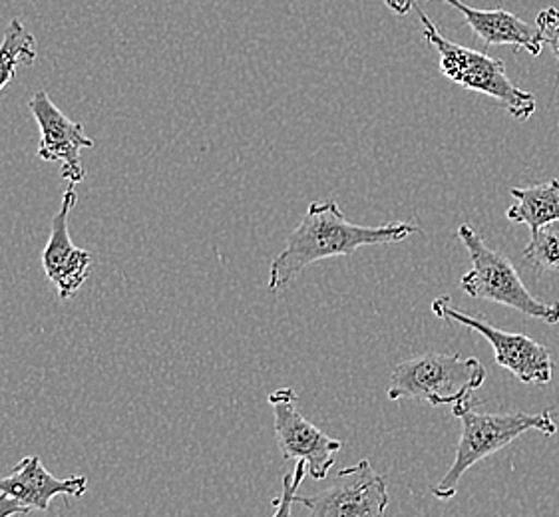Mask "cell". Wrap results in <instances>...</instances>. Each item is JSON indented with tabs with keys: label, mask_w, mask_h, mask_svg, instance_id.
<instances>
[{
	"label": "cell",
	"mask_w": 559,
	"mask_h": 517,
	"mask_svg": "<svg viewBox=\"0 0 559 517\" xmlns=\"http://www.w3.org/2000/svg\"><path fill=\"white\" fill-rule=\"evenodd\" d=\"M28 512H31L28 507H24L16 500H12L9 495L0 492V517L23 516V514H28Z\"/></svg>",
	"instance_id": "ac0fdd59"
},
{
	"label": "cell",
	"mask_w": 559,
	"mask_h": 517,
	"mask_svg": "<svg viewBox=\"0 0 559 517\" xmlns=\"http://www.w3.org/2000/svg\"><path fill=\"white\" fill-rule=\"evenodd\" d=\"M459 239L471 255L472 267L460 279V289L472 299L510 306L548 325L559 323V303H546L527 289L514 263L490 248L468 224L459 227Z\"/></svg>",
	"instance_id": "277c9868"
},
{
	"label": "cell",
	"mask_w": 559,
	"mask_h": 517,
	"mask_svg": "<svg viewBox=\"0 0 559 517\" xmlns=\"http://www.w3.org/2000/svg\"><path fill=\"white\" fill-rule=\"evenodd\" d=\"M392 12H396V14H401V16H406L408 12L413 11L414 0H382Z\"/></svg>",
	"instance_id": "d6986e66"
},
{
	"label": "cell",
	"mask_w": 559,
	"mask_h": 517,
	"mask_svg": "<svg viewBox=\"0 0 559 517\" xmlns=\"http://www.w3.org/2000/svg\"><path fill=\"white\" fill-rule=\"evenodd\" d=\"M88 490V478L72 476L60 480L46 470L38 456H26L12 472L0 478V492L28 507L31 512H46L57 495L82 497Z\"/></svg>",
	"instance_id": "8fae6325"
},
{
	"label": "cell",
	"mask_w": 559,
	"mask_h": 517,
	"mask_svg": "<svg viewBox=\"0 0 559 517\" xmlns=\"http://www.w3.org/2000/svg\"><path fill=\"white\" fill-rule=\"evenodd\" d=\"M309 517H386L389 484L367 458L341 470L335 482L319 494L297 495Z\"/></svg>",
	"instance_id": "ba28073f"
},
{
	"label": "cell",
	"mask_w": 559,
	"mask_h": 517,
	"mask_svg": "<svg viewBox=\"0 0 559 517\" xmlns=\"http://www.w3.org/2000/svg\"><path fill=\"white\" fill-rule=\"evenodd\" d=\"M432 313L447 323L466 326L486 338L492 345L498 366L512 372L520 383L539 384V386L551 383L554 360L549 350L534 338L522 333H506L486 323L484 318L462 313L450 304L448 294L437 297L432 301Z\"/></svg>",
	"instance_id": "8992f818"
},
{
	"label": "cell",
	"mask_w": 559,
	"mask_h": 517,
	"mask_svg": "<svg viewBox=\"0 0 559 517\" xmlns=\"http://www.w3.org/2000/svg\"><path fill=\"white\" fill-rule=\"evenodd\" d=\"M510 195L514 197L515 205L506 212V217L512 224L527 226L530 236L559 221V180L556 178L530 188H514Z\"/></svg>",
	"instance_id": "4fadbf2b"
},
{
	"label": "cell",
	"mask_w": 559,
	"mask_h": 517,
	"mask_svg": "<svg viewBox=\"0 0 559 517\" xmlns=\"http://www.w3.org/2000/svg\"><path fill=\"white\" fill-rule=\"evenodd\" d=\"M471 398L452 406V414L462 422V434L456 444V456L450 466L447 476L440 484L432 488L437 500H452L459 490L460 480L464 473L476 466L478 461L486 460L496 452L503 450L508 444L520 438L530 430H537L544 436H554L558 432V424L551 418V408L542 410L539 414L527 412H508V414H481L476 412Z\"/></svg>",
	"instance_id": "7a4b0ae2"
},
{
	"label": "cell",
	"mask_w": 559,
	"mask_h": 517,
	"mask_svg": "<svg viewBox=\"0 0 559 517\" xmlns=\"http://www.w3.org/2000/svg\"><path fill=\"white\" fill-rule=\"evenodd\" d=\"M28 108L40 128L38 158L60 164L62 178L70 185H76L84 180V173H86L80 159V149L96 146L90 137L84 135V124L72 122L43 91L34 94L28 101Z\"/></svg>",
	"instance_id": "9c48e42d"
},
{
	"label": "cell",
	"mask_w": 559,
	"mask_h": 517,
	"mask_svg": "<svg viewBox=\"0 0 559 517\" xmlns=\"http://www.w3.org/2000/svg\"><path fill=\"white\" fill-rule=\"evenodd\" d=\"M307 464L297 461L295 470L283 476V490L280 497H275L271 504L275 507L271 517H293V504L297 502V492L301 488L302 480L307 478Z\"/></svg>",
	"instance_id": "2e32d148"
},
{
	"label": "cell",
	"mask_w": 559,
	"mask_h": 517,
	"mask_svg": "<svg viewBox=\"0 0 559 517\" xmlns=\"http://www.w3.org/2000/svg\"><path fill=\"white\" fill-rule=\"evenodd\" d=\"M416 233H423V229L408 221L379 227L357 226L348 221L333 200L313 202L287 239L285 249L273 258L269 269V291L285 289L302 270L324 258L353 255L357 249L369 245L401 243Z\"/></svg>",
	"instance_id": "6da1fadb"
},
{
	"label": "cell",
	"mask_w": 559,
	"mask_h": 517,
	"mask_svg": "<svg viewBox=\"0 0 559 517\" xmlns=\"http://www.w3.org/2000/svg\"><path fill=\"white\" fill-rule=\"evenodd\" d=\"M418 19L425 28L426 43L435 46L440 55V72L444 79L450 80L464 91L478 92L492 100L500 101L515 120L526 122L536 113V96L532 92L522 91L515 86L506 74L500 58H493L486 50H472L466 46L456 45L448 40L444 34L438 31L426 12L414 4Z\"/></svg>",
	"instance_id": "3957f363"
},
{
	"label": "cell",
	"mask_w": 559,
	"mask_h": 517,
	"mask_svg": "<svg viewBox=\"0 0 559 517\" xmlns=\"http://www.w3.org/2000/svg\"><path fill=\"white\" fill-rule=\"evenodd\" d=\"M466 19V23L476 34V38L484 43V50L488 52L490 46H514V50H527L532 57H539L544 50V43L539 38L537 28L512 12L503 9H472L462 0H442Z\"/></svg>",
	"instance_id": "7c38bea8"
},
{
	"label": "cell",
	"mask_w": 559,
	"mask_h": 517,
	"mask_svg": "<svg viewBox=\"0 0 559 517\" xmlns=\"http://www.w3.org/2000/svg\"><path fill=\"white\" fill-rule=\"evenodd\" d=\"M34 60L36 38L24 28L19 19H12L0 45V92L14 80L19 64H33Z\"/></svg>",
	"instance_id": "5bb4252c"
},
{
	"label": "cell",
	"mask_w": 559,
	"mask_h": 517,
	"mask_svg": "<svg viewBox=\"0 0 559 517\" xmlns=\"http://www.w3.org/2000/svg\"><path fill=\"white\" fill-rule=\"evenodd\" d=\"M536 28L544 46H548L554 52V57L559 62V11L554 7H548L544 11L537 12ZM559 84V72L556 76V86Z\"/></svg>",
	"instance_id": "e0dca14e"
},
{
	"label": "cell",
	"mask_w": 559,
	"mask_h": 517,
	"mask_svg": "<svg viewBox=\"0 0 559 517\" xmlns=\"http://www.w3.org/2000/svg\"><path fill=\"white\" fill-rule=\"evenodd\" d=\"M524 261L537 269L559 270V221L542 227L524 249Z\"/></svg>",
	"instance_id": "9a60e30c"
},
{
	"label": "cell",
	"mask_w": 559,
	"mask_h": 517,
	"mask_svg": "<svg viewBox=\"0 0 559 517\" xmlns=\"http://www.w3.org/2000/svg\"><path fill=\"white\" fill-rule=\"evenodd\" d=\"M76 205L74 185H70L62 195V205L58 214L52 217L50 239L43 251V269L50 282L57 287L58 297L67 301L80 291V287L88 279L92 269V253L86 249H79L70 239L68 217L72 207Z\"/></svg>",
	"instance_id": "30bf717a"
},
{
	"label": "cell",
	"mask_w": 559,
	"mask_h": 517,
	"mask_svg": "<svg viewBox=\"0 0 559 517\" xmlns=\"http://www.w3.org/2000/svg\"><path fill=\"white\" fill-rule=\"evenodd\" d=\"M267 400L273 408L275 438L283 458L305 461L313 480H324L335 466L336 454L343 448V442L326 436L323 430L302 417L299 396L292 386L273 390Z\"/></svg>",
	"instance_id": "52a82bcc"
},
{
	"label": "cell",
	"mask_w": 559,
	"mask_h": 517,
	"mask_svg": "<svg viewBox=\"0 0 559 517\" xmlns=\"http://www.w3.org/2000/svg\"><path fill=\"white\" fill-rule=\"evenodd\" d=\"M484 381L486 369L480 360L428 352L396 364L386 394L391 400L416 398L432 406H454L471 398Z\"/></svg>",
	"instance_id": "5b68a950"
}]
</instances>
